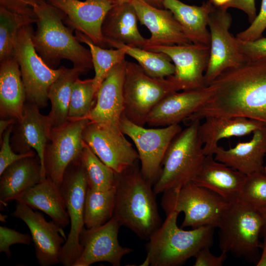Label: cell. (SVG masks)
I'll return each mask as SVG.
<instances>
[{"label": "cell", "instance_id": "obj_31", "mask_svg": "<svg viewBox=\"0 0 266 266\" xmlns=\"http://www.w3.org/2000/svg\"><path fill=\"white\" fill-rule=\"evenodd\" d=\"M86 72L79 67L66 68L51 85L48 93L51 104L48 114L53 127L61 125L68 120L69 105L72 88L75 81Z\"/></svg>", "mask_w": 266, "mask_h": 266}, {"label": "cell", "instance_id": "obj_36", "mask_svg": "<svg viewBox=\"0 0 266 266\" xmlns=\"http://www.w3.org/2000/svg\"><path fill=\"white\" fill-rule=\"evenodd\" d=\"M80 159L89 188L106 191L115 188L116 173L85 142Z\"/></svg>", "mask_w": 266, "mask_h": 266}, {"label": "cell", "instance_id": "obj_13", "mask_svg": "<svg viewBox=\"0 0 266 266\" xmlns=\"http://www.w3.org/2000/svg\"><path fill=\"white\" fill-rule=\"evenodd\" d=\"M83 141L115 173L139 160L137 152L125 137L120 126L89 121L82 133Z\"/></svg>", "mask_w": 266, "mask_h": 266}, {"label": "cell", "instance_id": "obj_22", "mask_svg": "<svg viewBox=\"0 0 266 266\" xmlns=\"http://www.w3.org/2000/svg\"><path fill=\"white\" fill-rule=\"evenodd\" d=\"M126 61L113 67L101 84L96 94L95 104L85 117L89 121L120 126L124 110Z\"/></svg>", "mask_w": 266, "mask_h": 266}, {"label": "cell", "instance_id": "obj_24", "mask_svg": "<svg viewBox=\"0 0 266 266\" xmlns=\"http://www.w3.org/2000/svg\"><path fill=\"white\" fill-rule=\"evenodd\" d=\"M206 156L192 182L216 193L228 202L239 199L247 175Z\"/></svg>", "mask_w": 266, "mask_h": 266}, {"label": "cell", "instance_id": "obj_48", "mask_svg": "<svg viewBox=\"0 0 266 266\" xmlns=\"http://www.w3.org/2000/svg\"><path fill=\"white\" fill-rule=\"evenodd\" d=\"M262 218L263 226L261 234L263 237H266V206L258 209Z\"/></svg>", "mask_w": 266, "mask_h": 266}, {"label": "cell", "instance_id": "obj_8", "mask_svg": "<svg viewBox=\"0 0 266 266\" xmlns=\"http://www.w3.org/2000/svg\"><path fill=\"white\" fill-rule=\"evenodd\" d=\"M230 202L216 193L193 182L163 193L161 205L167 214L183 212L181 227H217L221 216Z\"/></svg>", "mask_w": 266, "mask_h": 266}, {"label": "cell", "instance_id": "obj_29", "mask_svg": "<svg viewBox=\"0 0 266 266\" xmlns=\"http://www.w3.org/2000/svg\"><path fill=\"white\" fill-rule=\"evenodd\" d=\"M26 93L20 66L11 58L0 63V116L1 119H22L26 102Z\"/></svg>", "mask_w": 266, "mask_h": 266}, {"label": "cell", "instance_id": "obj_7", "mask_svg": "<svg viewBox=\"0 0 266 266\" xmlns=\"http://www.w3.org/2000/svg\"><path fill=\"white\" fill-rule=\"evenodd\" d=\"M175 92L178 90L170 76L152 77L139 64L126 61L123 115L131 122L144 126L152 109Z\"/></svg>", "mask_w": 266, "mask_h": 266}, {"label": "cell", "instance_id": "obj_33", "mask_svg": "<svg viewBox=\"0 0 266 266\" xmlns=\"http://www.w3.org/2000/svg\"><path fill=\"white\" fill-rule=\"evenodd\" d=\"M115 202V187L106 191L88 187L84 203V227H97L108 222L113 216Z\"/></svg>", "mask_w": 266, "mask_h": 266}, {"label": "cell", "instance_id": "obj_42", "mask_svg": "<svg viewBox=\"0 0 266 266\" xmlns=\"http://www.w3.org/2000/svg\"><path fill=\"white\" fill-rule=\"evenodd\" d=\"M236 38L239 49L247 61L266 58V37L249 41Z\"/></svg>", "mask_w": 266, "mask_h": 266}, {"label": "cell", "instance_id": "obj_32", "mask_svg": "<svg viewBox=\"0 0 266 266\" xmlns=\"http://www.w3.org/2000/svg\"><path fill=\"white\" fill-rule=\"evenodd\" d=\"M36 21L33 10L29 13H18L0 6V63L13 57L20 29L35 23Z\"/></svg>", "mask_w": 266, "mask_h": 266}, {"label": "cell", "instance_id": "obj_3", "mask_svg": "<svg viewBox=\"0 0 266 266\" xmlns=\"http://www.w3.org/2000/svg\"><path fill=\"white\" fill-rule=\"evenodd\" d=\"M33 9L37 18V28L32 41L48 66L56 69L61 61L66 59L86 72L93 68L90 50L80 44L70 28L64 25L65 16L61 10L48 1L35 5Z\"/></svg>", "mask_w": 266, "mask_h": 266}, {"label": "cell", "instance_id": "obj_20", "mask_svg": "<svg viewBox=\"0 0 266 266\" xmlns=\"http://www.w3.org/2000/svg\"><path fill=\"white\" fill-rule=\"evenodd\" d=\"M213 92L212 87L209 85L200 89L174 92L152 109L147 117L146 124L154 127L179 124L204 104Z\"/></svg>", "mask_w": 266, "mask_h": 266}, {"label": "cell", "instance_id": "obj_44", "mask_svg": "<svg viewBox=\"0 0 266 266\" xmlns=\"http://www.w3.org/2000/svg\"><path fill=\"white\" fill-rule=\"evenodd\" d=\"M49 0H0V6L18 13L33 11V8L41 2Z\"/></svg>", "mask_w": 266, "mask_h": 266}, {"label": "cell", "instance_id": "obj_9", "mask_svg": "<svg viewBox=\"0 0 266 266\" xmlns=\"http://www.w3.org/2000/svg\"><path fill=\"white\" fill-rule=\"evenodd\" d=\"M32 25L19 31L13 57L18 63L24 84L26 102L39 108L47 105L48 93L51 85L66 69L61 66L53 69L48 66L36 52L32 41Z\"/></svg>", "mask_w": 266, "mask_h": 266}, {"label": "cell", "instance_id": "obj_38", "mask_svg": "<svg viewBox=\"0 0 266 266\" xmlns=\"http://www.w3.org/2000/svg\"><path fill=\"white\" fill-rule=\"evenodd\" d=\"M239 200L257 209L266 206V174L264 171L247 176Z\"/></svg>", "mask_w": 266, "mask_h": 266}, {"label": "cell", "instance_id": "obj_18", "mask_svg": "<svg viewBox=\"0 0 266 266\" xmlns=\"http://www.w3.org/2000/svg\"><path fill=\"white\" fill-rule=\"evenodd\" d=\"M61 10L66 22L72 30L87 36L96 45L108 46L102 32L105 18L118 2L115 0H49Z\"/></svg>", "mask_w": 266, "mask_h": 266}, {"label": "cell", "instance_id": "obj_45", "mask_svg": "<svg viewBox=\"0 0 266 266\" xmlns=\"http://www.w3.org/2000/svg\"><path fill=\"white\" fill-rule=\"evenodd\" d=\"M235 8L243 11L251 23L257 16L255 0H231L226 9Z\"/></svg>", "mask_w": 266, "mask_h": 266}, {"label": "cell", "instance_id": "obj_25", "mask_svg": "<svg viewBox=\"0 0 266 266\" xmlns=\"http://www.w3.org/2000/svg\"><path fill=\"white\" fill-rule=\"evenodd\" d=\"M204 119L200 124L199 134L205 156L214 155L220 140L249 134L265 125L242 117L210 116Z\"/></svg>", "mask_w": 266, "mask_h": 266}, {"label": "cell", "instance_id": "obj_52", "mask_svg": "<svg viewBox=\"0 0 266 266\" xmlns=\"http://www.w3.org/2000/svg\"><path fill=\"white\" fill-rule=\"evenodd\" d=\"M264 172L266 174V166H265V168L264 169Z\"/></svg>", "mask_w": 266, "mask_h": 266}, {"label": "cell", "instance_id": "obj_46", "mask_svg": "<svg viewBox=\"0 0 266 266\" xmlns=\"http://www.w3.org/2000/svg\"><path fill=\"white\" fill-rule=\"evenodd\" d=\"M15 120L13 118L1 119L0 120V141L2 135L6 129L12 124H14Z\"/></svg>", "mask_w": 266, "mask_h": 266}, {"label": "cell", "instance_id": "obj_14", "mask_svg": "<svg viewBox=\"0 0 266 266\" xmlns=\"http://www.w3.org/2000/svg\"><path fill=\"white\" fill-rule=\"evenodd\" d=\"M232 22L227 9L216 8L210 15V57L204 76L206 86L225 70L247 61L239 49L236 37L230 32Z\"/></svg>", "mask_w": 266, "mask_h": 266}, {"label": "cell", "instance_id": "obj_35", "mask_svg": "<svg viewBox=\"0 0 266 266\" xmlns=\"http://www.w3.org/2000/svg\"><path fill=\"white\" fill-rule=\"evenodd\" d=\"M75 35L80 42L86 44L89 48L95 72L93 78L94 85L97 93L109 71L115 65L125 60L126 54L120 48L106 49L101 48L79 31H75Z\"/></svg>", "mask_w": 266, "mask_h": 266}, {"label": "cell", "instance_id": "obj_47", "mask_svg": "<svg viewBox=\"0 0 266 266\" xmlns=\"http://www.w3.org/2000/svg\"><path fill=\"white\" fill-rule=\"evenodd\" d=\"M263 238V243L261 245L263 251L260 258L256 263L257 266H266V237Z\"/></svg>", "mask_w": 266, "mask_h": 266}, {"label": "cell", "instance_id": "obj_23", "mask_svg": "<svg viewBox=\"0 0 266 266\" xmlns=\"http://www.w3.org/2000/svg\"><path fill=\"white\" fill-rule=\"evenodd\" d=\"M252 133L250 140L239 142L230 149L218 146L214 152V159L247 176L263 172L266 155V125Z\"/></svg>", "mask_w": 266, "mask_h": 266}, {"label": "cell", "instance_id": "obj_43", "mask_svg": "<svg viewBox=\"0 0 266 266\" xmlns=\"http://www.w3.org/2000/svg\"><path fill=\"white\" fill-rule=\"evenodd\" d=\"M210 247L200 249L195 256L194 266H221L227 258V253L222 252L219 256L211 253Z\"/></svg>", "mask_w": 266, "mask_h": 266}, {"label": "cell", "instance_id": "obj_1", "mask_svg": "<svg viewBox=\"0 0 266 266\" xmlns=\"http://www.w3.org/2000/svg\"><path fill=\"white\" fill-rule=\"evenodd\" d=\"M209 85L214 90L211 97L184 121L242 117L266 125V58L228 68Z\"/></svg>", "mask_w": 266, "mask_h": 266}, {"label": "cell", "instance_id": "obj_19", "mask_svg": "<svg viewBox=\"0 0 266 266\" xmlns=\"http://www.w3.org/2000/svg\"><path fill=\"white\" fill-rule=\"evenodd\" d=\"M52 127L48 115L41 114L36 105L26 101L22 118L15 120L10 138L11 148L16 153H25L35 150L40 159L45 178L46 176L43 166L44 152Z\"/></svg>", "mask_w": 266, "mask_h": 266}, {"label": "cell", "instance_id": "obj_30", "mask_svg": "<svg viewBox=\"0 0 266 266\" xmlns=\"http://www.w3.org/2000/svg\"><path fill=\"white\" fill-rule=\"evenodd\" d=\"M15 200L43 211L62 228L70 223L60 188L47 178L22 193Z\"/></svg>", "mask_w": 266, "mask_h": 266}, {"label": "cell", "instance_id": "obj_21", "mask_svg": "<svg viewBox=\"0 0 266 266\" xmlns=\"http://www.w3.org/2000/svg\"><path fill=\"white\" fill-rule=\"evenodd\" d=\"M131 3L138 21L147 28L151 33L143 49L192 43L169 10L157 8L143 0H132Z\"/></svg>", "mask_w": 266, "mask_h": 266}, {"label": "cell", "instance_id": "obj_12", "mask_svg": "<svg viewBox=\"0 0 266 266\" xmlns=\"http://www.w3.org/2000/svg\"><path fill=\"white\" fill-rule=\"evenodd\" d=\"M88 122L86 118L68 120L51 129L44 150L43 166L46 178L59 188L68 166L81 156L84 145L82 133Z\"/></svg>", "mask_w": 266, "mask_h": 266}, {"label": "cell", "instance_id": "obj_34", "mask_svg": "<svg viewBox=\"0 0 266 266\" xmlns=\"http://www.w3.org/2000/svg\"><path fill=\"white\" fill-rule=\"evenodd\" d=\"M108 46L123 49L134 59L145 71L156 78H164L174 74L175 66L171 60L163 52H154L114 42H108Z\"/></svg>", "mask_w": 266, "mask_h": 266}, {"label": "cell", "instance_id": "obj_41", "mask_svg": "<svg viewBox=\"0 0 266 266\" xmlns=\"http://www.w3.org/2000/svg\"><path fill=\"white\" fill-rule=\"evenodd\" d=\"M250 26L237 34L236 37L242 40H253L262 37L266 29V0H262L260 12Z\"/></svg>", "mask_w": 266, "mask_h": 266}, {"label": "cell", "instance_id": "obj_28", "mask_svg": "<svg viewBox=\"0 0 266 266\" xmlns=\"http://www.w3.org/2000/svg\"><path fill=\"white\" fill-rule=\"evenodd\" d=\"M163 5L172 13L191 43L210 46V34L207 27L210 15L216 7L209 0L197 6L179 0H164Z\"/></svg>", "mask_w": 266, "mask_h": 266}, {"label": "cell", "instance_id": "obj_15", "mask_svg": "<svg viewBox=\"0 0 266 266\" xmlns=\"http://www.w3.org/2000/svg\"><path fill=\"white\" fill-rule=\"evenodd\" d=\"M144 49L163 52L170 58L175 66V72L170 77L178 91L207 86L204 76L209 60V46L192 43L152 46Z\"/></svg>", "mask_w": 266, "mask_h": 266}, {"label": "cell", "instance_id": "obj_27", "mask_svg": "<svg viewBox=\"0 0 266 266\" xmlns=\"http://www.w3.org/2000/svg\"><path fill=\"white\" fill-rule=\"evenodd\" d=\"M138 20L131 2L118 3L108 12L102 24V32L106 44L114 42L143 48L147 39L138 31Z\"/></svg>", "mask_w": 266, "mask_h": 266}, {"label": "cell", "instance_id": "obj_37", "mask_svg": "<svg viewBox=\"0 0 266 266\" xmlns=\"http://www.w3.org/2000/svg\"><path fill=\"white\" fill-rule=\"evenodd\" d=\"M96 94L93 78H77L72 88L68 120L85 118L95 104Z\"/></svg>", "mask_w": 266, "mask_h": 266}, {"label": "cell", "instance_id": "obj_5", "mask_svg": "<svg viewBox=\"0 0 266 266\" xmlns=\"http://www.w3.org/2000/svg\"><path fill=\"white\" fill-rule=\"evenodd\" d=\"M200 123L198 120L188 123L171 141L153 185L156 195L192 182L198 172L206 156L199 134Z\"/></svg>", "mask_w": 266, "mask_h": 266}, {"label": "cell", "instance_id": "obj_4", "mask_svg": "<svg viewBox=\"0 0 266 266\" xmlns=\"http://www.w3.org/2000/svg\"><path fill=\"white\" fill-rule=\"evenodd\" d=\"M179 213L166 214L164 222L149 237L146 257L141 266H176L195 257L202 248L211 247L214 227L202 226L191 230L179 228Z\"/></svg>", "mask_w": 266, "mask_h": 266}, {"label": "cell", "instance_id": "obj_17", "mask_svg": "<svg viewBox=\"0 0 266 266\" xmlns=\"http://www.w3.org/2000/svg\"><path fill=\"white\" fill-rule=\"evenodd\" d=\"M11 215L22 220L29 228L40 266L60 264L61 251L66 241L62 228L53 221H47L42 213L33 211L31 207L18 202Z\"/></svg>", "mask_w": 266, "mask_h": 266}, {"label": "cell", "instance_id": "obj_6", "mask_svg": "<svg viewBox=\"0 0 266 266\" xmlns=\"http://www.w3.org/2000/svg\"><path fill=\"white\" fill-rule=\"evenodd\" d=\"M262 226L257 209L240 200L230 203L217 227L221 252H231L236 257L257 263Z\"/></svg>", "mask_w": 266, "mask_h": 266}, {"label": "cell", "instance_id": "obj_16", "mask_svg": "<svg viewBox=\"0 0 266 266\" xmlns=\"http://www.w3.org/2000/svg\"><path fill=\"white\" fill-rule=\"evenodd\" d=\"M120 225L113 216L104 224L97 227H84L79 235L81 253L73 266H90L100 262L119 266L123 257L133 251L121 246L118 241Z\"/></svg>", "mask_w": 266, "mask_h": 266}, {"label": "cell", "instance_id": "obj_49", "mask_svg": "<svg viewBox=\"0 0 266 266\" xmlns=\"http://www.w3.org/2000/svg\"><path fill=\"white\" fill-rule=\"evenodd\" d=\"M210 2L216 8L226 9L228 4L231 0H209Z\"/></svg>", "mask_w": 266, "mask_h": 266}, {"label": "cell", "instance_id": "obj_51", "mask_svg": "<svg viewBox=\"0 0 266 266\" xmlns=\"http://www.w3.org/2000/svg\"><path fill=\"white\" fill-rule=\"evenodd\" d=\"M118 3L131 2L132 0H115Z\"/></svg>", "mask_w": 266, "mask_h": 266}, {"label": "cell", "instance_id": "obj_2", "mask_svg": "<svg viewBox=\"0 0 266 266\" xmlns=\"http://www.w3.org/2000/svg\"><path fill=\"white\" fill-rule=\"evenodd\" d=\"M138 161L116 173L113 217L140 238L148 239L162 224L153 185L143 175Z\"/></svg>", "mask_w": 266, "mask_h": 266}, {"label": "cell", "instance_id": "obj_39", "mask_svg": "<svg viewBox=\"0 0 266 266\" xmlns=\"http://www.w3.org/2000/svg\"><path fill=\"white\" fill-rule=\"evenodd\" d=\"M13 124L11 125L4 132L0 143V175L10 165L25 157L36 155L35 152L31 150L25 153H16L11 148L10 138L12 133Z\"/></svg>", "mask_w": 266, "mask_h": 266}, {"label": "cell", "instance_id": "obj_40", "mask_svg": "<svg viewBox=\"0 0 266 266\" xmlns=\"http://www.w3.org/2000/svg\"><path fill=\"white\" fill-rule=\"evenodd\" d=\"M31 236L27 233H22L6 227L0 226V252L4 253L9 258L11 256L10 247L15 244L29 245Z\"/></svg>", "mask_w": 266, "mask_h": 266}, {"label": "cell", "instance_id": "obj_11", "mask_svg": "<svg viewBox=\"0 0 266 266\" xmlns=\"http://www.w3.org/2000/svg\"><path fill=\"white\" fill-rule=\"evenodd\" d=\"M120 128L134 143L140 161L141 172L153 186L160 175L167 150L182 130L181 127L175 124L161 128H145L131 122L122 114Z\"/></svg>", "mask_w": 266, "mask_h": 266}, {"label": "cell", "instance_id": "obj_50", "mask_svg": "<svg viewBox=\"0 0 266 266\" xmlns=\"http://www.w3.org/2000/svg\"><path fill=\"white\" fill-rule=\"evenodd\" d=\"M148 4L158 8H165L163 5L164 0H143Z\"/></svg>", "mask_w": 266, "mask_h": 266}, {"label": "cell", "instance_id": "obj_26", "mask_svg": "<svg viewBox=\"0 0 266 266\" xmlns=\"http://www.w3.org/2000/svg\"><path fill=\"white\" fill-rule=\"evenodd\" d=\"M0 176V202L4 206L46 178L43 175L40 160L37 154L13 163Z\"/></svg>", "mask_w": 266, "mask_h": 266}, {"label": "cell", "instance_id": "obj_10", "mask_svg": "<svg viewBox=\"0 0 266 266\" xmlns=\"http://www.w3.org/2000/svg\"><path fill=\"white\" fill-rule=\"evenodd\" d=\"M88 188L80 157L67 167L60 190L69 218L70 228L62 246L60 262L64 266H73L80 256L79 235L84 227V211Z\"/></svg>", "mask_w": 266, "mask_h": 266}]
</instances>
